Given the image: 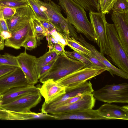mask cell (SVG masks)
Masks as SVG:
<instances>
[{"instance_id":"1","label":"cell","mask_w":128,"mask_h":128,"mask_svg":"<svg viewBox=\"0 0 128 128\" xmlns=\"http://www.w3.org/2000/svg\"><path fill=\"white\" fill-rule=\"evenodd\" d=\"M59 4L66 16V19L77 32L83 34L95 42V36L92 24L84 9L73 0H59Z\"/></svg>"},{"instance_id":"2","label":"cell","mask_w":128,"mask_h":128,"mask_svg":"<svg viewBox=\"0 0 128 128\" xmlns=\"http://www.w3.org/2000/svg\"><path fill=\"white\" fill-rule=\"evenodd\" d=\"M82 62L66 55H60L48 71L39 80L41 83L49 79L55 81L84 67Z\"/></svg>"},{"instance_id":"3","label":"cell","mask_w":128,"mask_h":128,"mask_svg":"<svg viewBox=\"0 0 128 128\" xmlns=\"http://www.w3.org/2000/svg\"><path fill=\"white\" fill-rule=\"evenodd\" d=\"M106 28L110 49L109 56L119 69L128 73V55L120 44L114 24L107 22Z\"/></svg>"},{"instance_id":"4","label":"cell","mask_w":128,"mask_h":128,"mask_svg":"<svg viewBox=\"0 0 128 128\" xmlns=\"http://www.w3.org/2000/svg\"><path fill=\"white\" fill-rule=\"evenodd\" d=\"M96 100L111 104L128 102V84L124 82L118 84H106L92 93Z\"/></svg>"},{"instance_id":"5","label":"cell","mask_w":128,"mask_h":128,"mask_svg":"<svg viewBox=\"0 0 128 128\" xmlns=\"http://www.w3.org/2000/svg\"><path fill=\"white\" fill-rule=\"evenodd\" d=\"M89 16L94 33L95 42L99 47L100 52L109 56L110 49L105 14L100 12L90 11Z\"/></svg>"},{"instance_id":"6","label":"cell","mask_w":128,"mask_h":128,"mask_svg":"<svg viewBox=\"0 0 128 128\" xmlns=\"http://www.w3.org/2000/svg\"><path fill=\"white\" fill-rule=\"evenodd\" d=\"M105 71L104 70L97 68H84L56 82L65 87L66 92L90 80Z\"/></svg>"},{"instance_id":"7","label":"cell","mask_w":128,"mask_h":128,"mask_svg":"<svg viewBox=\"0 0 128 128\" xmlns=\"http://www.w3.org/2000/svg\"><path fill=\"white\" fill-rule=\"evenodd\" d=\"M94 90L90 81H86L50 102H44L42 105L41 112L48 114L50 110L62 105L71 98L92 93Z\"/></svg>"},{"instance_id":"8","label":"cell","mask_w":128,"mask_h":128,"mask_svg":"<svg viewBox=\"0 0 128 128\" xmlns=\"http://www.w3.org/2000/svg\"><path fill=\"white\" fill-rule=\"evenodd\" d=\"M42 96L38 90L24 95L10 103L0 106V108L19 112H29L42 100Z\"/></svg>"},{"instance_id":"9","label":"cell","mask_w":128,"mask_h":128,"mask_svg":"<svg viewBox=\"0 0 128 128\" xmlns=\"http://www.w3.org/2000/svg\"><path fill=\"white\" fill-rule=\"evenodd\" d=\"M35 0L40 10L47 15L49 21L54 26L56 31L62 34L61 27L69 21L62 15L60 6L52 1L48 2L46 0L44 1Z\"/></svg>"},{"instance_id":"10","label":"cell","mask_w":128,"mask_h":128,"mask_svg":"<svg viewBox=\"0 0 128 128\" xmlns=\"http://www.w3.org/2000/svg\"><path fill=\"white\" fill-rule=\"evenodd\" d=\"M26 50L16 56L19 67L24 74L30 85H34L38 82L36 58L27 54Z\"/></svg>"},{"instance_id":"11","label":"cell","mask_w":128,"mask_h":128,"mask_svg":"<svg viewBox=\"0 0 128 128\" xmlns=\"http://www.w3.org/2000/svg\"><path fill=\"white\" fill-rule=\"evenodd\" d=\"M29 84L24 72L19 67L0 77V94L14 88Z\"/></svg>"},{"instance_id":"12","label":"cell","mask_w":128,"mask_h":128,"mask_svg":"<svg viewBox=\"0 0 128 128\" xmlns=\"http://www.w3.org/2000/svg\"><path fill=\"white\" fill-rule=\"evenodd\" d=\"M96 100L92 93L86 94L77 101L58 106L50 110L48 114H56L92 109L94 106Z\"/></svg>"},{"instance_id":"13","label":"cell","mask_w":128,"mask_h":128,"mask_svg":"<svg viewBox=\"0 0 128 128\" xmlns=\"http://www.w3.org/2000/svg\"><path fill=\"white\" fill-rule=\"evenodd\" d=\"M35 16L28 4L16 9V12L11 18L6 20L9 31L11 34L26 25Z\"/></svg>"},{"instance_id":"14","label":"cell","mask_w":128,"mask_h":128,"mask_svg":"<svg viewBox=\"0 0 128 128\" xmlns=\"http://www.w3.org/2000/svg\"><path fill=\"white\" fill-rule=\"evenodd\" d=\"M35 36L34 28L31 19L24 26L12 33L10 38L5 40V46L19 49L26 40Z\"/></svg>"},{"instance_id":"15","label":"cell","mask_w":128,"mask_h":128,"mask_svg":"<svg viewBox=\"0 0 128 128\" xmlns=\"http://www.w3.org/2000/svg\"><path fill=\"white\" fill-rule=\"evenodd\" d=\"M111 18L120 44L128 55V12L117 13L112 12Z\"/></svg>"},{"instance_id":"16","label":"cell","mask_w":128,"mask_h":128,"mask_svg":"<svg viewBox=\"0 0 128 128\" xmlns=\"http://www.w3.org/2000/svg\"><path fill=\"white\" fill-rule=\"evenodd\" d=\"M42 83L41 86L37 88L46 103L50 102L66 92L65 87L52 79L47 80Z\"/></svg>"},{"instance_id":"17","label":"cell","mask_w":128,"mask_h":128,"mask_svg":"<svg viewBox=\"0 0 128 128\" xmlns=\"http://www.w3.org/2000/svg\"><path fill=\"white\" fill-rule=\"evenodd\" d=\"M51 119L54 120L74 119L80 120H108L101 115L97 110L92 109L82 111L50 114Z\"/></svg>"},{"instance_id":"18","label":"cell","mask_w":128,"mask_h":128,"mask_svg":"<svg viewBox=\"0 0 128 128\" xmlns=\"http://www.w3.org/2000/svg\"><path fill=\"white\" fill-rule=\"evenodd\" d=\"M97 110L101 115L108 120H128V105L120 106L107 103L102 105Z\"/></svg>"},{"instance_id":"19","label":"cell","mask_w":128,"mask_h":128,"mask_svg":"<svg viewBox=\"0 0 128 128\" xmlns=\"http://www.w3.org/2000/svg\"><path fill=\"white\" fill-rule=\"evenodd\" d=\"M78 40L90 50L91 52L109 70L108 72L112 76L116 75L122 78L128 79V73H126L112 64L104 57V54L98 51L94 46L87 42L82 35L78 36Z\"/></svg>"},{"instance_id":"20","label":"cell","mask_w":128,"mask_h":128,"mask_svg":"<svg viewBox=\"0 0 128 128\" xmlns=\"http://www.w3.org/2000/svg\"><path fill=\"white\" fill-rule=\"evenodd\" d=\"M38 90L37 87L32 85L11 88L0 94V106L11 102L24 95Z\"/></svg>"},{"instance_id":"21","label":"cell","mask_w":128,"mask_h":128,"mask_svg":"<svg viewBox=\"0 0 128 128\" xmlns=\"http://www.w3.org/2000/svg\"><path fill=\"white\" fill-rule=\"evenodd\" d=\"M7 112L6 120H26L51 119L50 114L42 112L36 113L19 112L6 110Z\"/></svg>"},{"instance_id":"22","label":"cell","mask_w":128,"mask_h":128,"mask_svg":"<svg viewBox=\"0 0 128 128\" xmlns=\"http://www.w3.org/2000/svg\"><path fill=\"white\" fill-rule=\"evenodd\" d=\"M62 34L65 40L66 45L74 51L87 55H90L92 53L90 51L80 42L73 37H68L64 34Z\"/></svg>"},{"instance_id":"23","label":"cell","mask_w":128,"mask_h":128,"mask_svg":"<svg viewBox=\"0 0 128 128\" xmlns=\"http://www.w3.org/2000/svg\"><path fill=\"white\" fill-rule=\"evenodd\" d=\"M31 20L34 28L38 45L41 44L40 40L48 34L39 20L36 18L35 16L33 17Z\"/></svg>"},{"instance_id":"24","label":"cell","mask_w":128,"mask_h":128,"mask_svg":"<svg viewBox=\"0 0 128 128\" xmlns=\"http://www.w3.org/2000/svg\"><path fill=\"white\" fill-rule=\"evenodd\" d=\"M58 55L53 50H49L42 56L36 58L37 68L44 66L55 60Z\"/></svg>"},{"instance_id":"25","label":"cell","mask_w":128,"mask_h":128,"mask_svg":"<svg viewBox=\"0 0 128 128\" xmlns=\"http://www.w3.org/2000/svg\"><path fill=\"white\" fill-rule=\"evenodd\" d=\"M80 5L86 11L100 12L97 0H73Z\"/></svg>"},{"instance_id":"26","label":"cell","mask_w":128,"mask_h":128,"mask_svg":"<svg viewBox=\"0 0 128 128\" xmlns=\"http://www.w3.org/2000/svg\"><path fill=\"white\" fill-rule=\"evenodd\" d=\"M66 55L73 59L80 61L84 64V68H94L92 62L82 54L74 51L72 52L67 51L65 50Z\"/></svg>"},{"instance_id":"27","label":"cell","mask_w":128,"mask_h":128,"mask_svg":"<svg viewBox=\"0 0 128 128\" xmlns=\"http://www.w3.org/2000/svg\"><path fill=\"white\" fill-rule=\"evenodd\" d=\"M34 11L36 18L38 20L49 21L46 14L42 11L35 0H26Z\"/></svg>"},{"instance_id":"28","label":"cell","mask_w":128,"mask_h":128,"mask_svg":"<svg viewBox=\"0 0 128 128\" xmlns=\"http://www.w3.org/2000/svg\"><path fill=\"white\" fill-rule=\"evenodd\" d=\"M0 65L19 67L16 57L6 53L0 54Z\"/></svg>"},{"instance_id":"29","label":"cell","mask_w":128,"mask_h":128,"mask_svg":"<svg viewBox=\"0 0 128 128\" xmlns=\"http://www.w3.org/2000/svg\"><path fill=\"white\" fill-rule=\"evenodd\" d=\"M28 4L26 0H0V6L16 9Z\"/></svg>"},{"instance_id":"30","label":"cell","mask_w":128,"mask_h":128,"mask_svg":"<svg viewBox=\"0 0 128 128\" xmlns=\"http://www.w3.org/2000/svg\"><path fill=\"white\" fill-rule=\"evenodd\" d=\"M112 12L117 13L128 12V0H117L112 9Z\"/></svg>"},{"instance_id":"31","label":"cell","mask_w":128,"mask_h":128,"mask_svg":"<svg viewBox=\"0 0 128 128\" xmlns=\"http://www.w3.org/2000/svg\"><path fill=\"white\" fill-rule=\"evenodd\" d=\"M117 0H101L99 5L100 12L105 14L110 13L113 5Z\"/></svg>"},{"instance_id":"32","label":"cell","mask_w":128,"mask_h":128,"mask_svg":"<svg viewBox=\"0 0 128 128\" xmlns=\"http://www.w3.org/2000/svg\"><path fill=\"white\" fill-rule=\"evenodd\" d=\"M16 12V9L6 6H0V18L6 20L12 17Z\"/></svg>"},{"instance_id":"33","label":"cell","mask_w":128,"mask_h":128,"mask_svg":"<svg viewBox=\"0 0 128 128\" xmlns=\"http://www.w3.org/2000/svg\"><path fill=\"white\" fill-rule=\"evenodd\" d=\"M82 54L92 62L94 68L103 69L108 71V68L92 52L90 55Z\"/></svg>"},{"instance_id":"34","label":"cell","mask_w":128,"mask_h":128,"mask_svg":"<svg viewBox=\"0 0 128 128\" xmlns=\"http://www.w3.org/2000/svg\"><path fill=\"white\" fill-rule=\"evenodd\" d=\"M38 43L35 36L30 37L26 40L23 44L22 47L25 50H31L36 48Z\"/></svg>"},{"instance_id":"35","label":"cell","mask_w":128,"mask_h":128,"mask_svg":"<svg viewBox=\"0 0 128 128\" xmlns=\"http://www.w3.org/2000/svg\"><path fill=\"white\" fill-rule=\"evenodd\" d=\"M48 34L52 36L64 48L65 46H66L64 38L61 34L56 31L55 28L52 29L49 32Z\"/></svg>"},{"instance_id":"36","label":"cell","mask_w":128,"mask_h":128,"mask_svg":"<svg viewBox=\"0 0 128 128\" xmlns=\"http://www.w3.org/2000/svg\"><path fill=\"white\" fill-rule=\"evenodd\" d=\"M56 60L44 66L37 68L38 80L48 71L54 63Z\"/></svg>"},{"instance_id":"37","label":"cell","mask_w":128,"mask_h":128,"mask_svg":"<svg viewBox=\"0 0 128 128\" xmlns=\"http://www.w3.org/2000/svg\"><path fill=\"white\" fill-rule=\"evenodd\" d=\"M17 67L0 65V77L14 70Z\"/></svg>"},{"instance_id":"38","label":"cell","mask_w":128,"mask_h":128,"mask_svg":"<svg viewBox=\"0 0 128 128\" xmlns=\"http://www.w3.org/2000/svg\"><path fill=\"white\" fill-rule=\"evenodd\" d=\"M38 20L47 32L48 34L49 32H50L52 29L55 28L54 25L50 21Z\"/></svg>"},{"instance_id":"39","label":"cell","mask_w":128,"mask_h":128,"mask_svg":"<svg viewBox=\"0 0 128 128\" xmlns=\"http://www.w3.org/2000/svg\"><path fill=\"white\" fill-rule=\"evenodd\" d=\"M52 50L59 55H66L64 48L58 43L54 44Z\"/></svg>"},{"instance_id":"40","label":"cell","mask_w":128,"mask_h":128,"mask_svg":"<svg viewBox=\"0 0 128 128\" xmlns=\"http://www.w3.org/2000/svg\"><path fill=\"white\" fill-rule=\"evenodd\" d=\"M3 31L9 32L6 20L0 18V32Z\"/></svg>"},{"instance_id":"41","label":"cell","mask_w":128,"mask_h":128,"mask_svg":"<svg viewBox=\"0 0 128 128\" xmlns=\"http://www.w3.org/2000/svg\"><path fill=\"white\" fill-rule=\"evenodd\" d=\"M83 95L76 96L71 98L65 102L62 105L70 104L76 102L81 98Z\"/></svg>"},{"instance_id":"42","label":"cell","mask_w":128,"mask_h":128,"mask_svg":"<svg viewBox=\"0 0 128 128\" xmlns=\"http://www.w3.org/2000/svg\"><path fill=\"white\" fill-rule=\"evenodd\" d=\"M0 35L4 40L10 38L12 34L9 32L3 31L0 32Z\"/></svg>"},{"instance_id":"43","label":"cell","mask_w":128,"mask_h":128,"mask_svg":"<svg viewBox=\"0 0 128 128\" xmlns=\"http://www.w3.org/2000/svg\"><path fill=\"white\" fill-rule=\"evenodd\" d=\"M7 112L4 110L0 108V120H6Z\"/></svg>"},{"instance_id":"44","label":"cell","mask_w":128,"mask_h":128,"mask_svg":"<svg viewBox=\"0 0 128 128\" xmlns=\"http://www.w3.org/2000/svg\"><path fill=\"white\" fill-rule=\"evenodd\" d=\"M4 40L0 34V51L4 50Z\"/></svg>"},{"instance_id":"45","label":"cell","mask_w":128,"mask_h":128,"mask_svg":"<svg viewBox=\"0 0 128 128\" xmlns=\"http://www.w3.org/2000/svg\"><path fill=\"white\" fill-rule=\"evenodd\" d=\"M101 0H97L98 4H99L100 1Z\"/></svg>"},{"instance_id":"46","label":"cell","mask_w":128,"mask_h":128,"mask_svg":"<svg viewBox=\"0 0 128 128\" xmlns=\"http://www.w3.org/2000/svg\"><path fill=\"white\" fill-rule=\"evenodd\" d=\"M47 0L48 2H50L52 1L51 0Z\"/></svg>"}]
</instances>
